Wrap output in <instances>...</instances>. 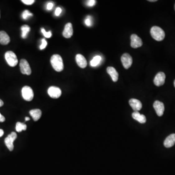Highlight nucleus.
Returning a JSON list of instances; mask_svg holds the SVG:
<instances>
[{"label": "nucleus", "instance_id": "f257e3e1", "mask_svg": "<svg viewBox=\"0 0 175 175\" xmlns=\"http://www.w3.org/2000/svg\"><path fill=\"white\" fill-rule=\"evenodd\" d=\"M51 65L54 70L60 72L64 69L63 60L60 55L58 54H54L51 58Z\"/></svg>", "mask_w": 175, "mask_h": 175}, {"label": "nucleus", "instance_id": "f03ea898", "mask_svg": "<svg viewBox=\"0 0 175 175\" xmlns=\"http://www.w3.org/2000/svg\"><path fill=\"white\" fill-rule=\"evenodd\" d=\"M151 35L157 41H162L165 37V33L160 27L154 26L150 30Z\"/></svg>", "mask_w": 175, "mask_h": 175}, {"label": "nucleus", "instance_id": "7ed1b4c3", "mask_svg": "<svg viewBox=\"0 0 175 175\" xmlns=\"http://www.w3.org/2000/svg\"><path fill=\"white\" fill-rule=\"evenodd\" d=\"M5 59L8 64L11 67H15L18 63V59L12 51H7L5 54Z\"/></svg>", "mask_w": 175, "mask_h": 175}, {"label": "nucleus", "instance_id": "20e7f679", "mask_svg": "<svg viewBox=\"0 0 175 175\" xmlns=\"http://www.w3.org/2000/svg\"><path fill=\"white\" fill-rule=\"evenodd\" d=\"M22 97L27 101H31L34 98V92L32 89L30 87H23L21 90Z\"/></svg>", "mask_w": 175, "mask_h": 175}, {"label": "nucleus", "instance_id": "39448f33", "mask_svg": "<svg viewBox=\"0 0 175 175\" xmlns=\"http://www.w3.org/2000/svg\"><path fill=\"white\" fill-rule=\"evenodd\" d=\"M17 137V135L15 132H11V134H9L5 140V144L7 148L10 151L13 150L14 144L13 142L16 139Z\"/></svg>", "mask_w": 175, "mask_h": 175}, {"label": "nucleus", "instance_id": "423d86ee", "mask_svg": "<svg viewBox=\"0 0 175 175\" xmlns=\"http://www.w3.org/2000/svg\"><path fill=\"white\" fill-rule=\"evenodd\" d=\"M21 72L22 74H27L29 75L31 74L32 71L29 64L26 60L25 59H22L20 63Z\"/></svg>", "mask_w": 175, "mask_h": 175}, {"label": "nucleus", "instance_id": "0eeeda50", "mask_svg": "<svg viewBox=\"0 0 175 175\" xmlns=\"http://www.w3.org/2000/svg\"><path fill=\"white\" fill-rule=\"evenodd\" d=\"M121 61L124 67L126 69H128L132 65V57L128 53H125L122 55L121 57Z\"/></svg>", "mask_w": 175, "mask_h": 175}, {"label": "nucleus", "instance_id": "6e6552de", "mask_svg": "<svg viewBox=\"0 0 175 175\" xmlns=\"http://www.w3.org/2000/svg\"><path fill=\"white\" fill-rule=\"evenodd\" d=\"M61 90L57 87H50L48 90V93L52 98H58L61 96Z\"/></svg>", "mask_w": 175, "mask_h": 175}, {"label": "nucleus", "instance_id": "1a4fd4ad", "mask_svg": "<svg viewBox=\"0 0 175 175\" xmlns=\"http://www.w3.org/2000/svg\"><path fill=\"white\" fill-rule=\"evenodd\" d=\"M165 74L164 73L159 72L156 74L154 79V83L158 87L163 85L165 83Z\"/></svg>", "mask_w": 175, "mask_h": 175}, {"label": "nucleus", "instance_id": "9d476101", "mask_svg": "<svg viewBox=\"0 0 175 175\" xmlns=\"http://www.w3.org/2000/svg\"><path fill=\"white\" fill-rule=\"evenodd\" d=\"M131 46L133 48L140 47L143 45V41L140 37L137 35L132 34L131 35Z\"/></svg>", "mask_w": 175, "mask_h": 175}, {"label": "nucleus", "instance_id": "9b49d317", "mask_svg": "<svg viewBox=\"0 0 175 175\" xmlns=\"http://www.w3.org/2000/svg\"><path fill=\"white\" fill-rule=\"evenodd\" d=\"M153 107L158 116H162L163 114L164 111V106L163 103L161 101L157 100L154 102Z\"/></svg>", "mask_w": 175, "mask_h": 175}, {"label": "nucleus", "instance_id": "f8f14e48", "mask_svg": "<svg viewBox=\"0 0 175 175\" xmlns=\"http://www.w3.org/2000/svg\"><path fill=\"white\" fill-rule=\"evenodd\" d=\"M73 28L72 23L69 22L67 23L65 26L64 29L63 31V37L66 39H69L71 38L73 35Z\"/></svg>", "mask_w": 175, "mask_h": 175}, {"label": "nucleus", "instance_id": "ddd939ff", "mask_svg": "<svg viewBox=\"0 0 175 175\" xmlns=\"http://www.w3.org/2000/svg\"><path fill=\"white\" fill-rule=\"evenodd\" d=\"M129 104L134 111H138L142 109V103L141 101L136 99H131L129 101Z\"/></svg>", "mask_w": 175, "mask_h": 175}, {"label": "nucleus", "instance_id": "4468645a", "mask_svg": "<svg viewBox=\"0 0 175 175\" xmlns=\"http://www.w3.org/2000/svg\"><path fill=\"white\" fill-rule=\"evenodd\" d=\"M75 60L78 65L81 68H85L87 66V61L85 57L82 54H77L75 57Z\"/></svg>", "mask_w": 175, "mask_h": 175}, {"label": "nucleus", "instance_id": "2eb2a0df", "mask_svg": "<svg viewBox=\"0 0 175 175\" xmlns=\"http://www.w3.org/2000/svg\"><path fill=\"white\" fill-rule=\"evenodd\" d=\"M175 144V134L169 135L164 141V145L165 148H171Z\"/></svg>", "mask_w": 175, "mask_h": 175}, {"label": "nucleus", "instance_id": "dca6fc26", "mask_svg": "<svg viewBox=\"0 0 175 175\" xmlns=\"http://www.w3.org/2000/svg\"><path fill=\"white\" fill-rule=\"evenodd\" d=\"M107 73L111 75L112 81L115 82L118 79L119 74L116 69L112 67H108L106 69Z\"/></svg>", "mask_w": 175, "mask_h": 175}, {"label": "nucleus", "instance_id": "f3484780", "mask_svg": "<svg viewBox=\"0 0 175 175\" xmlns=\"http://www.w3.org/2000/svg\"><path fill=\"white\" fill-rule=\"evenodd\" d=\"M10 41V37L8 35L5 31H0V44L2 45H7Z\"/></svg>", "mask_w": 175, "mask_h": 175}, {"label": "nucleus", "instance_id": "a211bd4d", "mask_svg": "<svg viewBox=\"0 0 175 175\" xmlns=\"http://www.w3.org/2000/svg\"><path fill=\"white\" fill-rule=\"evenodd\" d=\"M132 117L134 120H136L141 124H144L146 122V117L143 114H140L138 111H134L132 114Z\"/></svg>", "mask_w": 175, "mask_h": 175}, {"label": "nucleus", "instance_id": "6ab92c4d", "mask_svg": "<svg viewBox=\"0 0 175 175\" xmlns=\"http://www.w3.org/2000/svg\"><path fill=\"white\" fill-rule=\"evenodd\" d=\"M30 115L33 118L34 121H37L41 117L42 112L40 109H34L30 111Z\"/></svg>", "mask_w": 175, "mask_h": 175}, {"label": "nucleus", "instance_id": "aec40b11", "mask_svg": "<svg viewBox=\"0 0 175 175\" xmlns=\"http://www.w3.org/2000/svg\"><path fill=\"white\" fill-rule=\"evenodd\" d=\"M21 30L22 31L21 37L23 39H26L27 36L28 34L30 32V27L28 25H23L21 27Z\"/></svg>", "mask_w": 175, "mask_h": 175}, {"label": "nucleus", "instance_id": "412c9836", "mask_svg": "<svg viewBox=\"0 0 175 175\" xmlns=\"http://www.w3.org/2000/svg\"><path fill=\"white\" fill-rule=\"evenodd\" d=\"M101 59H102V58L100 57V55H97L92 59V60H91L90 62V64L92 67L97 66L100 63Z\"/></svg>", "mask_w": 175, "mask_h": 175}, {"label": "nucleus", "instance_id": "4be33fe9", "mask_svg": "<svg viewBox=\"0 0 175 175\" xmlns=\"http://www.w3.org/2000/svg\"><path fill=\"white\" fill-rule=\"evenodd\" d=\"M27 129V125L25 124L21 123V122H17L16 125V130L17 132H20L21 131L26 130Z\"/></svg>", "mask_w": 175, "mask_h": 175}, {"label": "nucleus", "instance_id": "5701e85b", "mask_svg": "<svg viewBox=\"0 0 175 175\" xmlns=\"http://www.w3.org/2000/svg\"><path fill=\"white\" fill-rule=\"evenodd\" d=\"M32 16V14L30 13L28 10H25L22 13V17L24 20H26L28 18V17H31Z\"/></svg>", "mask_w": 175, "mask_h": 175}, {"label": "nucleus", "instance_id": "b1692460", "mask_svg": "<svg viewBox=\"0 0 175 175\" xmlns=\"http://www.w3.org/2000/svg\"><path fill=\"white\" fill-rule=\"evenodd\" d=\"M85 23L87 26H91L92 25V18L90 16H88L86 17V19L85 20Z\"/></svg>", "mask_w": 175, "mask_h": 175}, {"label": "nucleus", "instance_id": "393cba45", "mask_svg": "<svg viewBox=\"0 0 175 175\" xmlns=\"http://www.w3.org/2000/svg\"><path fill=\"white\" fill-rule=\"evenodd\" d=\"M41 32H42L43 35H45V37L46 38H50L52 36V33H51V31H49L48 32H47L44 28H41Z\"/></svg>", "mask_w": 175, "mask_h": 175}, {"label": "nucleus", "instance_id": "a878e982", "mask_svg": "<svg viewBox=\"0 0 175 175\" xmlns=\"http://www.w3.org/2000/svg\"><path fill=\"white\" fill-rule=\"evenodd\" d=\"M23 3L26 5H31L35 2L34 0H22L21 1Z\"/></svg>", "mask_w": 175, "mask_h": 175}, {"label": "nucleus", "instance_id": "bb28decb", "mask_svg": "<svg viewBox=\"0 0 175 175\" xmlns=\"http://www.w3.org/2000/svg\"><path fill=\"white\" fill-rule=\"evenodd\" d=\"M96 3V1L95 0H90L87 1L86 4L88 7H93Z\"/></svg>", "mask_w": 175, "mask_h": 175}, {"label": "nucleus", "instance_id": "cd10ccee", "mask_svg": "<svg viewBox=\"0 0 175 175\" xmlns=\"http://www.w3.org/2000/svg\"><path fill=\"white\" fill-rule=\"evenodd\" d=\"M47 42L46 40L45 39H42V44L40 46V50H43L45 49V48L47 46Z\"/></svg>", "mask_w": 175, "mask_h": 175}, {"label": "nucleus", "instance_id": "c85d7f7f", "mask_svg": "<svg viewBox=\"0 0 175 175\" xmlns=\"http://www.w3.org/2000/svg\"><path fill=\"white\" fill-rule=\"evenodd\" d=\"M61 11H62V10H61V8L59 7H57L56 9H55V15L57 16H59V15H60V13H61Z\"/></svg>", "mask_w": 175, "mask_h": 175}, {"label": "nucleus", "instance_id": "c756f323", "mask_svg": "<svg viewBox=\"0 0 175 175\" xmlns=\"http://www.w3.org/2000/svg\"><path fill=\"white\" fill-rule=\"evenodd\" d=\"M54 4L52 2H49L47 5V10H50L53 7Z\"/></svg>", "mask_w": 175, "mask_h": 175}, {"label": "nucleus", "instance_id": "7c9ffc66", "mask_svg": "<svg viewBox=\"0 0 175 175\" xmlns=\"http://www.w3.org/2000/svg\"><path fill=\"white\" fill-rule=\"evenodd\" d=\"M5 117L2 116L1 113H0V122H5Z\"/></svg>", "mask_w": 175, "mask_h": 175}, {"label": "nucleus", "instance_id": "2f4dec72", "mask_svg": "<svg viewBox=\"0 0 175 175\" xmlns=\"http://www.w3.org/2000/svg\"><path fill=\"white\" fill-rule=\"evenodd\" d=\"M3 133H4V132H3V130L0 129V137L2 136V135H3Z\"/></svg>", "mask_w": 175, "mask_h": 175}, {"label": "nucleus", "instance_id": "473e14b6", "mask_svg": "<svg viewBox=\"0 0 175 175\" xmlns=\"http://www.w3.org/2000/svg\"><path fill=\"white\" fill-rule=\"evenodd\" d=\"M3 105V102L0 99V107H1Z\"/></svg>", "mask_w": 175, "mask_h": 175}, {"label": "nucleus", "instance_id": "72a5a7b5", "mask_svg": "<svg viewBox=\"0 0 175 175\" xmlns=\"http://www.w3.org/2000/svg\"><path fill=\"white\" fill-rule=\"evenodd\" d=\"M25 120L26 121H28L30 120V118L28 117H26V118H25Z\"/></svg>", "mask_w": 175, "mask_h": 175}, {"label": "nucleus", "instance_id": "f704fd0d", "mask_svg": "<svg viewBox=\"0 0 175 175\" xmlns=\"http://www.w3.org/2000/svg\"><path fill=\"white\" fill-rule=\"evenodd\" d=\"M149 2H156L157 1V0H149Z\"/></svg>", "mask_w": 175, "mask_h": 175}, {"label": "nucleus", "instance_id": "c9c22d12", "mask_svg": "<svg viewBox=\"0 0 175 175\" xmlns=\"http://www.w3.org/2000/svg\"><path fill=\"white\" fill-rule=\"evenodd\" d=\"M174 86H175V81H174Z\"/></svg>", "mask_w": 175, "mask_h": 175}, {"label": "nucleus", "instance_id": "e433bc0d", "mask_svg": "<svg viewBox=\"0 0 175 175\" xmlns=\"http://www.w3.org/2000/svg\"></svg>", "mask_w": 175, "mask_h": 175}, {"label": "nucleus", "instance_id": "4c0bfd02", "mask_svg": "<svg viewBox=\"0 0 175 175\" xmlns=\"http://www.w3.org/2000/svg\"><path fill=\"white\" fill-rule=\"evenodd\" d=\"M0 17H1V15H0Z\"/></svg>", "mask_w": 175, "mask_h": 175}]
</instances>
